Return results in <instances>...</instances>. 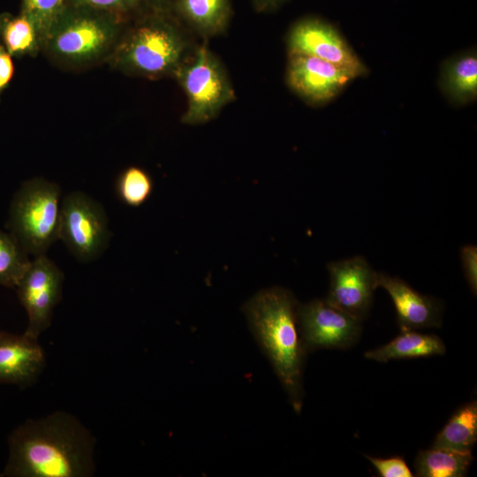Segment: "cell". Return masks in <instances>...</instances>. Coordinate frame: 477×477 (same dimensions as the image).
I'll return each instance as SVG.
<instances>
[{"mask_svg": "<svg viewBox=\"0 0 477 477\" xmlns=\"http://www.w3.org/2000/svg\"><path fill=\"white\" fill-rule=\"evenodd\" d=\"M170 12L183 26L209 38L226 30L231 6L230 0H174Z\"/></svg>", "mask_w": 477, "mask_h": 477, "instance_id": "9a60e30c", "label": "cell"}, {"mask_svg": "<svg viewBox=\"0 0 477 477\" xmlns=\"http://www.w3.org/2000/svg\"><path fill=\"white\" fill-rule=\"evenodd\" d=\"M0 42L5 50L14 57H34L42 49L37 30L24 14H0Z\"/></svg>", "mask_w": 477, "mask_h": 477, "instance_id": "ac0fdd59", "label": "cell"}, {"mask_svg": "<svg viewBox=\"0 0 477 477\" xmlns=\"http://www.w3.org/2000/svg\"><path fill=\"white\" fill-rule=\"evenodd\" d=\"M440 87L453 104L464 105L477 97V56L474 50L457 55L442 66Z\"/></svg>", "mask_w": 477, "mask_h": 477, "instance_id": "2e32d148", "label": "cell"}, {"mask_svg": "<svg viewBox=\"0 0 477 477\" xmlns=\"http://www.w3.org/2000/svg\"><path fill=\"white\" fill-rule=\"evenodd\" d=\"M288 55L314 57L331 63L354 79L367 73V66L340 32L328 21L314 16L297 20L287 35Z\"/></svg>", "mask_w": 477, "mask_h": 477, "instance_id": "ba28073f", "label": "cell"}, {"mask_svg": "<svg viewBox=\"0 0 477 477\" xmlns=\"http://www.w3.org/2000/svg\"><path fill=\"white\" fill-rule=\"evenodd\" d=\"M14 73L12 57L0 44V97Z\"/></svg>", "mask_w": 477, "mask_h": 477, "instance_id": "4316f807", "label": "cell"}, {"mask_svg": "<svg viewBox=\"0 0 477 477\" xmlns=\"http://www.w3.org/2000/svg\"><path fill=\"white\" fill-rule=\"evenodd\" d=\"M327 267L330 284L325 300L361 322L372 305L377 272L360 255L329 262Z\"/></svg>", "mask_w": 477, "mask_h": 477, "instance_id": "8fae6325", "label": "cell"}, {"mask_svg": "<svg viewBox=\"0 0 477 477\" xmlns=\"http://www.w3.org/2000/svg\"><path fill=\"white\" fill-rule=\"evenodd\" d=\"M69 4L108 11L127 19L147 7L143 0H69Z\"/></svg>", "mask_w": 477, "mask_h": 477, "instance_id": "cb8c5ba5", "label": "cell"}, {"mask_svg": "<svg viewBox=\"0 0 477 477\" xmlns=\"http://www.w3.org/2000/svg\"><path fill=\"white\" fill-rule=\"evenodd\" d=\"M64 274L45 254L35 256L16 285L18 298L27 313L24 333L38 339L51 323L61 299Z\"/></svg>", "mask_w": 477, "mask_h": 477, "instance_id": "9c48e42d", "label": "cell"}, {"mask_svg": "<svg viewBox=\"0 0 477 477\" xmlns=\"http://www.w3.org/2000/svg\"><path fill=\"white\" fill-rule=\"evenodd\" d=\"M376 284L390 294L401 330L440 326L442 305L436 299L420 294L402 279L384 273L376 274Z\"/></svg>", "mask_w": 477, "mask_h": 477, "instance_id": "5bb4252c", "label": "cell"}, {"mask_svg": "<svg viewBox=\"0 0 477 477\" xmlns=\"http://www.w3.org/2000/svg\"><path fill=\"white\" fill-rule=\"evenodd\" d=\"M297 321L305 351L321 348L346 349L360 336V321L329 305L314 299L297 307Z\"/></svg>", "mask_w": 477, "mask_h": 477, "instance_id": "30bf717a", "label": "cell"}, {"mask_svg": "<svg viewBox=\"0 0 477 477\" xmlns=\"http://www.w3.org/2000/svg\"><path fill=\"white\" fill-rule=\"evenodd\" d=\"M243 309L291 404L299 413L306 351L297 329V304L293 295L280 287L264 289L253 296Z\"/></svg>", "mask_w": 477, "mask_h": 477, "instance_id": "7a4b0ae2", "label": "cell"}, {"mask_svg": "<svg viewBox=\"0 0 477 477\" xmlns=\"http://www.w3.org/2000/svg\"><path fill=\"white\" fill-rule=\"evenodd\" d=\"M287 0H252L254 8L259 11H271L280 7Z\"/></svg>", "mask_w": 477, "mask_h": 477, "instance_id": "83f0119b", "label": "cell"}, {"mask_svg": "<svg viewBox=\"0 0 477 477\" xmlns=\"http://www.w3.org/2000/svg\"><path fill=\"white\" fill-rule=\"evenodd\" d=\"M477 440V404L467 403L458 409L435 436L431 448L472 451Z\"/></svg>", "mask_w": 477, "mask_h": 477, "instance_id": "d6986e66", "label": "cell"}, {"mask_svg": "<svg viewBox=\"0 0 477 477\" xmlns=\"http://www.w3.org/2000/svg\"><path fill=\"white\" fill-rule=\"evenodd\" d=\"M473 459L471 451L430 448L418 454L414 468L420 477H461Z\"/></svg>", "mask_w": 477, "mask_h": 477, "instance_id": "ffe728a7", "label": "cell"}, {"mask_svg": "<svg viewBox=\"0 0 477 477\" xmlns=\"http://www.w3.org/2000/svg\"><path fill=\"white\" fill-rule=\"evenodd\" d=\"M95 445L90 431L66 412L27 420L9 435V456L0 476H92Z\"/></svg>", "mask_w": 477, "mask_h": 477, "instance_id": "6da1fadb", "label": "cell"}, {"mask_svg": "<svg viewBox=\"0 0 477 477\" xmlns=\"http://www.w3.org/2000/svg\"><path fill=\"white\" fill-rule=\"evenodd\" d=\"M46 358L38 339L0 330V383L32 385L44 369Z\"/></svg>", "mask_w": 477, "mask_h": 477, "instance_id": "4fadbf2b", "label": "cell"}, {"mask_svg": "<svg viewBox=\"0 0 477 477\" xmlns=\"http://www.w3.org/2000/svg\"><path fill=\"white\" fill-rule=\"evenodd\" d=\"M131 19L108 58L111 65L148 79L174 76L193 50L185 26L171 12L148 7Z\"/></svg>", "mask_w": 477, "mask_h": 477, "instance_id": "3957f363", "label": "cell"}, {"mask_svg": "<svg viewBox=\"0 0 477 477\" xmlns=\"http://www.w3.org/2000/svg\"><path fill=\"white\" fill-rule=\"evenodd\" d=\"M460 258L466 279L476 295L477 292V247L467 245L461 248Z\"/></svg>", "mask_w": 477, "mask_h": 477, "instance_id": "484cf974", "label": "cell"}, {"mask_svg": "<svg viewBox=\"0 0 477 477\" xmlns=\"http://www.w3.org/2000/svg\"><path fill=\"white\" fill-rule=\"evenodd\" d=\"M69 4V0H21L20 13L34 25L41 43L57 18Z\"/></svg>", "mask_w": 477, "mask_h": 477, "instance_id": "603a6c76", "label": "cell"}, {"mask_svg": "<svg viewBox=\"0 0 477 477\" xmlns=\"http://www.w3.org/2000/svg\"><path fill=\"white\" fill-rule=\"evenodd\" d=\"M117 193L125 204L138 207L143 204L153 191V181L149 174L139 167L125 169L118 178Z\"/></svg>", "mask_w": 477, "mask_h": 477, "instance_id": "7402d4cb", "label": "cell"}, {"mask_svg": "<svg viewBox=\"0 0 477 477\" xmlns=\"http://www.w3.org/2000/svg\"><path fill=\"white\" fill-rule=\"evenodd\" d=\"M129 19L69 4L49 28L42 49L57 63L84 67L109 58Z\"/></svg>", "mask_w": 477, "mask_h": 477, "instance_id": "277c9868", "label": "cell"}, {"mask_svg": "<svg viewBox=\"0 0 477 477\" xmlns=\"http://www.w3.org/2000/svg\"><path fill=\"white\" fill-rule=\"evenodd\" d=\"M353 80L348 72L327 61L305 55H289L287 84L311 105L330 102Z\"/></svg>", "mask_w": 477, "mask_h": 477, "instance_id": "7c38bea8", "label": "cell"}, {"mask_svg": "<svg viewBox=\"0 0 477 477\" xmlns=\"http://www.w3.org/2000/svg\"><path fill=\"white\" fill-rule=\"evenodd\" d=\"M446 351L441 338L435 335L411 330L401 333L387 344L365 352V357L379 362L443 355Z\"/></svg>", "mask_w": 477, "mask_h": 477, "instance_id": "e0dca14e", "label": "cell"}, {"mask_svg": "<svg viewBox=\"0 0 477 477\" xmlns=\"http://www.w3.org/2000/svg\"><path fill=\"white\" fill-rule=\"evenodd\" d=\"M174 77L186 96V109L181 117L184 124H205L235 99L225 69L206 44L193 50Z\"/></svg>", "mask_w": 477, "mask_h": 477, "instance_id": "8992f818", "label": "cell"}, {"mask_svg": "<svg viewBox=\"0 0 477 477\" xmlns=\"http://www.w3.org/2000/svg\"><path fill=\"white\" fill-rule=\"evenodd\" d=\"M149 9L170 12L174 0H143Z\"/></svg>", "mask_w": 477, "mask_h": 477, "instance_id": "f1b7e54d", "label": "cell"}, {"mask_svg": "<svg viewBox=\"0 0 477 477\" xmlns=\"http://www.w3.org/2000/svg\"><path fill=\"white\" fill-rule=\"evenodd\" d=\"M31 260L17 239L0 231V285L15 288Z\"/></svg>", "mask_w": 477, "mask_h": 477, "instance_id": "44dd1931", "label": "cell"}, {"mask_svg": "<svg viewBox=\"0 0 477 477\" xmlns=\"http://www.w3.org/2000/svg\"><path fill=\"white\" fill-rule=\"evenodd\" d=\"M61 204L59 186L42 178L24 182L15 193L7 227L28 254H45L58 238Z\"/></svg>", "mask_w": 477, "mask_h": 477, "instance_id": "5b68a950", "label": "cell"}, {"mask_svg": "<svg viewBox=\"0 0 477 477\" xmlns=\"http://www.w3.org/2000/svg\"><path fill=\"white\" fill-rule=\"evenodd\" d=\"M382 477H412L413 474L401 457L388 458L366 456Z\"/></svg>", "mask_w": 477, "mask_h": 477, "instance_id": "d4e9b609", "label": "cell"}, {"mask_svg": "<svg viewBox=\"0 0 477 477\" xmlns=\"http://www.w3.org/2000/svg\"><path fill=\"white\" fill-rule=\"evenodd\" d=\"M110 238L102 207L81 192L66 195L61 204L58 238L81 261L96 258Z\"/></svg>", "mask_w": 477, "mask_h": 477, "instance_id": "52a82bcc", "label": "cell"}]
</instances>
